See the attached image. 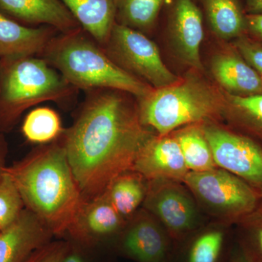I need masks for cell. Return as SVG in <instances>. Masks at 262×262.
<instances>
[{"label": "cell", "mask_w": 262, "mask_h": 262, "mask_svg": "<svg viewBox=\"0 0 262 262\" xmlns=\"http://www.w3.org/2000/svg\"><path fill=\"white\" fill-rule=\"evenodd\" d=\"M62 262H85L80 248L75 246V244H70L69 251H67Z\"/></svg>", "instance_id": "obj_31"}, {"label": "cell", "mask_w": 262, "mask_h": 262, "mask_svg": "<svg viewBox=\"0 0 262 262\" xmlns=\"http://www.w3.org/2000/svg\"><path fill=\"white\" fill-rule=\"evenodd\" d=\"M142 175L129 170L116 177L104 193L124 219L130 216L146 198L147 189Z\"/></svg>", "instance_id": "obj_20"}, {"label": "cell", "mask_w": 262, "mask_h": 262, "mask_svg": "<svg viewBox=\"0 0 262 262\" xmlns=\"http://www.w3.org/2000/svg\"><path fill=\"white\" fill-rule=\"evenodd\" d=\"M103 48L119 67L152 89L167 87L181 79L165 64L157 45L139 31L115 23Z\"/></svg>", "instance_id": "obj_6"}, {"label": "cell", "mask_w": 262, "mask_h": 262, "mask_svg": "<svg viewBox=\"0 0 262 262\" xmlns=\"http://www.w3.org/2000/svg\"><path fill=\"white\" fill-rule=\"evenodd\" d=\"M212 75L227 94L239 96L262 94V77L237 50L216 53L211 60Z\"/></svg>", "instance_id": "obj_14"}, {"label": "cell", "mask_w": 262, "mask_h": 262, "mask_svg": "<svg viewBox=\"0 0 262 262\" xmlns=\"http://www.w3.org/2000/svg\"><path fill=\"white\" fill-rule=\"evenodd\" d=\"M223 93L225 115L244 130L262 139V94L239 96Z\"/></svg>", "instance_id": "obj_23"}, {"label": "cell", "mask_w": 262, "mask_h": 262, "mask_svg": "<svg viewBox=\"0 0 262 262\" xmlns=\"http://www.w3.org/2000/svg\"><path fill=\"white\" fill-rule=\"evenodd\" d=\"M223 242L224 234L220 231L201 234L193 243L187 262H217Z\"/></svg>", "instance_id": "obj_27"}, {"label": "cell", "mask_w": 262, "mask_h": 262, "mask_svg": "<svg viewBox=\"0 0 262 262\" xmlns=\"http://www.w3.org/2000/svg\"><path fill=\"white\" fill-rule=\"evenodd\" d=\"M0 9L24 23L48 26L60 33L81 27L61 0H0Z\"/></svg>", "instance_id": "obj_15"}, {"label": "cell", "mask_w": 262, "mask_h": 262, "mask_svg": "<svg viewBox=\"0 0 262 262\" xmlns=\"http://www.w3.org/2000/svg\"><path fill=\"white\" fill-rule=\"evenodd\" d=\"M165 0H115L116 23L144 33L154 29Z\"/></svg>", "instance_id": "obj_21"}, {"label": "cell", "mask_w": 262, "mask_h": 262, "mask_svg": "<svg viewBox=\"0 0 262 262\" xmlns=\"http://www.w3.org/2000/svg\"><path fill=\"white\" fill-rule=\"evenodd\" d=\"M25 208L23 199L10 174L4 170L0 177V225L5 227L14 222Z\"/></svg>", "instance_id": "obj_26"}, {"label": "cell", "mask_w": 262, "mask_h": 262, "mask_svg": "<svg viewBox=\"0 0 262 262\" xmlns=\"http://www.w3.org/2000/svg\"><path fill=\"white\" fill-rule=\"evenodd\" d=\"M70 244L69 241H51L38 248L24 262H62Z\"/></svg>", "instance_id": "obj_29"}, {"label": "cell", "mask_w": 262, "mask_h": 262, "mask_svg": "<svg viewBox=\"0 0 262 262\" xmlns=\"http://www.w3.org/2000/svg\"><path fill=\"white\" fill-rule=\"evenodd\" d=\"M76 90L42 57L0 59V125H11L38 103L63 102Z\"/></svg>", "instance_id": "obj_5"}, {"label": "cell", "mask_w": 262, "mask_h": 262, "mask_svg": "<svg viewBox=\"0 0 262 262\" xmlns=\"http://www.w3.org/2000/svg\"><path fill=\"white\" fill-rule=\"evenodd\" d=\"M146 204L174 233L192 228L195 211L190 199L180 188L172 184L163 185L160 180L151 181Z\"/></svg>", "instance_id": "obj_13"}, {"label": "cell", "mask_w": 262, "mask_h": 262, "mask_svg": "<svg viewBox=\"0 0 262 262\" xmlns=\"http://www.w3.org/2000/svg\"><path fill=\"white\" fill-rule=\"evenodd\" d=\"M138 101L141 122L158 136L169 135L183 125L209 121L225 115L226 106L224 93L194 75L154 89Z\"/></svg>", "instance_id": "obj_4"}, {"label": "cell", "mask_w": 262, "mask_h": 262, "mask_svg": "<svg viewBox=\"0 0 262 262\" xmlns=\"http://www.w3.org/2000/svg\"><path fill=\"white\" fill-rule=\"evenodd\" d=\"M5 170L14 180L25 208L53 235L67 234L84 199L61 138Z\"/></svg>", "instance_id": "obj_2"}, {"label": "cell", "mask_w": 262, "mask_h": 262, "mask_svg": "<svg viewBox=\"0 0 262 262\" xmlns=\"http://www.w3.org/2000/svg\"><path fill=\"white\" fill-rule=\"evenodd\" d=\"M53 236L37 215L25 208L14 222L0 232V262H24Z\"/></svg>", "instance_id": "obj_12"}, {"label": "cell", "mask_w": 262, "mask_h": 262, "mask_svg": "<svg viewBox=\"0 0 262 262\" xmlns=\"http://www.w3.org/2000/svg\"><path fill=\"white\" fill-rule=\"evenodd\" d=\"M241 251L253 262H262V198L256 207L239 219Z\"/></svg>", "instance_id": "obj_25"}, {"label": "cell", "mask_w": 262, "mask_h": 262, "mask_svg": "<svg viewBox=\"0 0 262 262\" xmlns=\"http://www.w3.org/2000/svg\"><path fill=\"white\" fill-rule=\"evenodd\" d=\"M234 48L248 64L262 77V42L244 34L236 39Z\"/></svg>", "instance_id": "obj_28"}, {"label": "cell", "mask_w": 262, "mask_h": 262, "mask_svg": "<svg viewBox=\"0 0 262 262\" xmlns=\"http://www.w3.org/2000/svg\"><path fill=\"white\" fill-rule=\"evenodd\" d=\"M245 13L248 15L262 14V0H245Z\"/></svg>", "instance_id": "obj_32"}, {"label": "cell", "mask_w": 262, "mask_h": 262, "mask_svg": "<svg viewBox=\"0 0 262 262\" xmlns=\"http://www.w3.org/2000/svg\"><path fill=\"white\" fill-rule=\"evenodd\" d=\"M231 262H253L242 251H239L232 257Z\"/></svg>", "instance_id": "obj_33"}, {"label": "cell", "mask_w": 262, "mask_h": 262, "mask_svg": "<svg viewBox=\"0 0 262 262\" xmlns=\"http://www.w3.org/2000/svg\"><path fill=\"white\" fill-rule=\"evenodd\" d=\"M125 219L116 211L105 193L84 200L67 234L80 246H95L117 233Z\"/></svg>", "instance_id": "obj_10"}, {"label": "cell", "mask_w": 262, "mask_h": 262, "mask_svg": "<svg viewBox=\"0 0 262 262\" xmlns=\"http://www.w3.org/2000/svg\"><path fill=\"white\" fill-rule=\"evenodd\" d=\"M202 127L215 165L249 184L262 198V147L248 136L214 124Z\"/></svg>", "instance_id": "obj_8"}, {"label": "cell", "mask_w": 262, "mask_h": 262, "mask_svg": "<svg viewBox=\"0 0 262 262\" xmlns=\"http://www.w3.org/2000/svg\"><path fill=\"white\" fill-rule=\"evenodd\" d=\"M58 113L48 106H39L27 115L22 125V132L29 142L51 144L61 139L64 133Z\"/></svg>", "instance_id": "obj_22"}, {"label": "cell", "mask_w": 262, "mask_h": 262, "mask_svg": "<svg viewBox=\"0 0 262 262\" xmlns=\"http://www.w3.org/2000/svg\"><path fill=\"white\" fill-rule=\"evenodd\" d=\"M183 181L206 204L237 221L252 211L261 198L249 184L225 170L189 171Z\"/></svg>", "instance_id": "obj_7"}, {"label": "cell", "mask_w": 262, "mask_h": 262, "mask_svg": "<svg viewBox=\"0 0 262 262\" xmlns=\"http://www.w3.org/2000/svg\"><path fill=\"white\" fill-rule=\"evenodd\" d=\"M208 25L220 39H237L246 32V14L241 0H201Z\"/></svg>", "instance_id": "obj_19"}, {"label": "cell", "mask_w": 262, "mask_h": 262, "mask_svg": "<svg viewBox=\"0 0 262 262\" xmlns=\"http://www.w3.org/2000/svg\"><path fill=\"white\" fill-rule=\"evenodd\" d=\"M122 91H88L61 139L84 200L102 194L114 179L133 170L138 155L154 136L135 104Z\"/></svg>", "instance_id": "obj_1"}, {"label": "cell", "mask_w": 262, "mask_h": 262, "mask_svg": "<svg viewBox=\"0 0 262 262\" xmlns=\"http://www.w3.org/2000/svg\"><path fill=\"white\" fill-rule=\"evenodd\" d=\"M122 248L139 262H162L166 253V239L153 221L138 217L125 232Z\"/></svg>", "instance_id": "obj_17"}, {"label": "cell", "mask_w": 262, "mask_h": 262, "mask_svg": "<svg viewBox=\"0 0 262 262\" xmlns=\"http://www.w3.org/2000/svg\"><path fill=\"white\" fill-rule=\"evenodd\" d=\"M3 228L1 227V225H0V232H1L2 230H3Z\"/></svg>", "instance_id": "obj_35"}, {"label": "cell", "mask_w": 262, "mask_h": 262, "mask_svg": "<svg viewBox=\"0 0 262 262\" xmlns=\"http://www.w3.org/2000/svg\"><path fill=\"white\" fill-rule=\"evenodd\" d=\"M58 33L48 26L22 25L0 13V59L40 56Z\"/></svg>", "instance_id": "obj_16"}, {"label": "cell", "mask_w": 262, "mask_h": 262, "mask_svg": "<svg viewBox=\"0 0 262 262\" xmlns=\"http://www.w3.org/2000/svg\"><path fill=\"white\" fill-rule=\"evenodd\" d=\"M41 56L75 89L115 90L138 100L154 90L119 67L81 27L56 34Z\"/></svg>", "instance_id": "obj_3"}, {"label": "cell", "mask_w": 262, "mask_h": 262, "mask_svg": "<svg viewBox=\"0 0 262 262\" xmlns=\"http://www.w3.org/2000/svg\"><path fill=\"white\" fill-rule=\"evenodd\" d=\"M81 28L101 46L107 42L116 23L115 0H61Z\"/></svg>", "instance_id": "obj_18"}, {"label": "cell", "mask_w": 262, "mask_h": 262, "mask_svg": "<svg viewBox=\"0 0 262 262\" xmlns=\"http://www.w3.org/2000/svg\"><path fill=\"white\" fill-rule=\"evenodd\" d=\"M246 32L262 42V14H246Z\"/></svg>", "instance_id": "obj_30"}, {"label": "cell", "mask_w": 262, "mask_h": 262, "mask_svg": "<svg viewBox=\"0 0 262 262\" xmlns=\"http://www.w3.org/2000/svg\"><path fill=\"white\" fill-rule=\"evenodd\" d=\"M189 171L203 172L214 169L211 148L201 127L183 129L176 135Z\"/></svg>", "instance_id": "obj_24"}, {"label": "cell", "mask_w": 262, "mask_h": 262, "mask_svg": "<svg viewBox=\"0 0 262 262\" xmlns=\"http://www.w3.org/2000/svg\"><path fill=\"white\" fill-rule=\"evenodd\" d=\"M203 13L194 0H172L168 31L176 54L194 70H203L201 48L204 38Z\"/></svg>", "instance_id": "obj_9"}, {"label": "cell", "mask_w": 262, "mask_h": 262, "mask_svg": "<svg viewBox=\"0 0 262 262\" xmlns=\"http://www.w3.org/2000/svg\"><path fill=\"white\" fill-rule=\"evenodd\" d=\"M5 168L4 163H3V155H2L1 150H0V177L4 173Z\"/></svg>", "instance_id": "obj_34"}, {"label": "cell", "mask_w": 262, "mask_h": 262, "mask_svg": "<svg viewBox=\"0 0 262 262\" xmlns=\"http://www.w3.org/2000/svg\"><path fill=\"white\" fill-rule=\"evenodd\" d=\"M133 170L147 180H184L189 171L177 138L153 136L141 150Z\"/></svg>", "instance_id": "obj_11"}]
</instances>
